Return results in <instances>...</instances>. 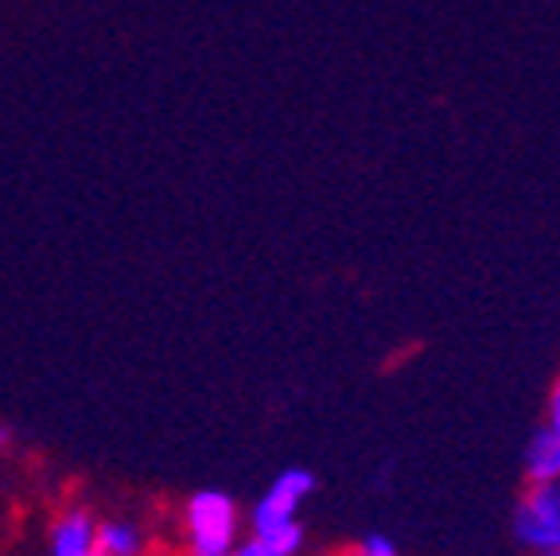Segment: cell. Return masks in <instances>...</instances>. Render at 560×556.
<instances>
[{
  "label": "cell",
  "instance_id": "8",
  "mask_svg": "<svg viewBox=\"0 0 560 556\" xmlns=\"http://www.w3.org/2000/svg\"><path fill=\"white\" fill-rule=\"evenodd\" d=\"M359 556H397V548H394V541L382 537V533H370L366 545H362V553H359Z\"/></svg>",
  "mask_w": 560,
  "mask_h": 556
},
{
  "label": "cell",
  "instance_id": "11",
  "mask_svg": "<svg viewBox=\"0 0 560 556\" xmlns=\"http://www.w3.org/2000/svg\"><path fill=\"white\" fill-rule=\"evenodd\" d=\"M9 428H0V455H4V448H9Z\"/></svg>",
  "mask_w": 560,
  "mask_h": 556
},
{
  "label": "cell",
  "instance_id": "1",
  "mask_svg": "<svg viewBox=\"0 0 560 556\" xmlns=\"http://www.w3.org/2000/svg\"><path fill=\"white\" fill-rule=\"evenodd\" d=\"M187 533L195 556H226L237 533L234 498L222 490H195L187 502Z\"/></svg>",
  "mask_w": 560,
  "mask_h": 556
},
{
  "label": "cell",
  "instance_id": "13",
  "mask_svg": "<svg viewBox=\"0 0 560 556\" xmlns=\"http://www.w3.org/2000/svg\"><path fill=\"white\" fill-rule=\"evenodd\" d=\"M90 556H97V553H90Z\"/></svg>",
  "mask_w": 560,
  "mask_h": 556
},
{
  "label": "cell",
  "instance_id": "3",
  "mask_svg": "<svg viewBox=\"0 0 560 556\" xmlns=\"http://www.w3.org/2000/svg\"><path fill=\"white\" fill-rule=\"evenodd\" d=\"M312 490H315L312 471L292 467V471H284V475H277V483L265 490V498L257 502V510H254L257 537H261V533H269V530H277V525H284V522H296L300 502H304Z\"/></svg>",
  "mask_w": 560,
  "mask_h": 556
},
{
  "label": "cell",
  "instance_id": "4",
  "mask_svg": "<svg viewBox=\"0 0 560 556\" xmlns=\"http://www.w3.org/2000/svg\"><path fill=\"white\" fill-rule=\"evenodd\" d=\"M97 525L86 510H70L67 518H59L51 533V556H90L94 553Z\"/></svg>",
  "mask_w": 560,
  "mask_h": 556
},
{
  "label": "cell",
  "instance_id": "7",
  "mask_svg": "<svg viewBox=\"0 0 560 556\" xmlns=\"http://www.w3.org/2000/svg\"><path fill=\"white\" fill-rule=\"evenodd\" d=\"M261 541L277 556H292L300 545H304V530H300V522H284V525H277V530L261 533Z\"/></svg>",
  "mask_w": 560,
  "mask_h": 556
},
{
  "label": "cell",
  "instance_id": "10",
  "mask_svg": "<svg viewBox=\"0 0 560 556\" xmlns=\"http://www.w3.org/2000/svg\"><path fill=\"white\" fill-rule=\"evenodd\" d=\"M549 428H552V432H560V382H557V390H552V409H549Z\"/></svg>",
  "mask_w": 560,
  "mask_h": 556
},
{
  "label": "cell",
  "instance_id": "9",
  "mask_svg": "<svg viewBox=\"0 0 560 556\" xmlns=\"http://www.w3.org/2000/svg\"><path fill=\"white\" fill-rule=\"evenodd\" d=\"M226 556H277V553H272V548L265 545L261 537H254V541H249V545H242V548H230Z\"/></svg>",
  "mask_w": 560,
  "mask_h": 556
},
{
  "label": "cell",
  "instance_id": "12",
  "mask_svg": "<svg viewBox=\"0 0 560 556\" xmlns=\"http://www.w3.org/2000/svg\"><path fill=\"white\" fill-rule=\"evenodd\" d=\"M545 556H560V548H549V553H545Z\"/></svg>",
  "mask_w": 560,
  "mask_h": 556
},
{
  "label": "cell",
  "instance_id": "5",
  "mask_svg": "<svg viewBox=\"0 0 560 556\" xmlns=\"http://www.w3.org/2000/svg\"><path fill=\"white\" fill-rule=\"evenodd\" d=\"M525 475H529V483H557L560 478V432H552L549 425L529 440Z\"/></svg>",
  "mask_w": 560,
  "mask_h": 556
},
{
  "label": "cell",
  "instance_id": "2",
  "mask_svg": "<svg viewBox=\"0 0 560 556\" xmlns=\"http://www.w3.org/2000/svg\"><path fill=\"white\" fill-rule=\"evenodd\" d=\"M514 533L529 548H560V478L557 483H534L514 513Z\"/></svg>",
  "mask_w": 560,
  "mask_h": 556
},
{
  "label": "cell",
  "instance_id": "6",
  "mask_svg": "<svg viewBox=\"0 0 560 556\" xmlns=\"http://www.w3.org/2000/svg\"><path fill=\"white\" fill-rule=\"evenodd\" d=\"M94 553L97 556H137L140 553L137 530H132V525H125V522H105V525H97Z\"/></svg>",
  "mask_w": 560,
  "mask_h": 556
}]
</instances>
